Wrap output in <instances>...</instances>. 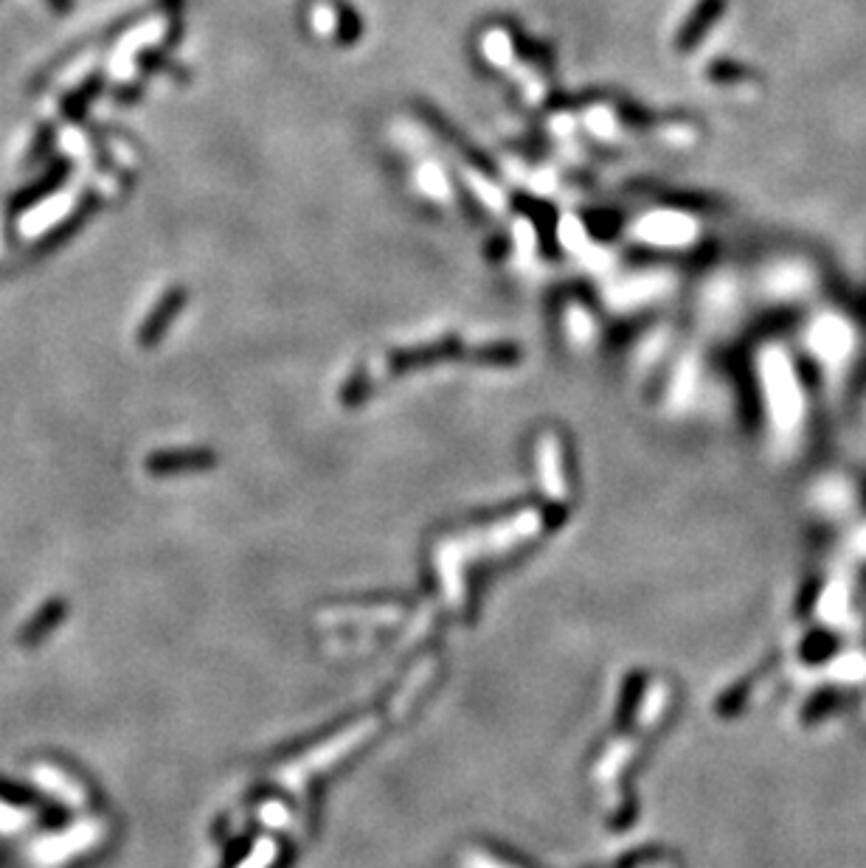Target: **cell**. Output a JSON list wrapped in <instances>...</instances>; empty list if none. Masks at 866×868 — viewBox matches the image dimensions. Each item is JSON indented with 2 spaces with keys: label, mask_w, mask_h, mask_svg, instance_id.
<instances>
[{
  "label": "cell",
  "mask_w": 866,
  "mask_h": 868,
  "mask_svg": "<svg viewBox=\"0 0 866 868\" xmlns=\"http://www.w3.org/2000/svg\"><path fill=\"white\" fill-rule=\"evenodd\" d=\"M211 462L209 453H155L150 455L147 470L152 475H172V473H187V470H200Z\"/></svg>",
  "instance_id": "3957f363"
},
{
  "label": "cell",
  "mask_w": 866,
  "mask_h": 868,
  "mask_svg": "<svg viewBox=\"0 0 866 868\" xmlns=\"http://www.w3.org/2000/svg\"><path fill=\"white\" fill-rule=\"evenodd\" d=\"M838 700H842V695H838L836 689H825V692H822V695H816L810 703H807V706H805V717H802V719H805L807 725L816 723V719L825 717V714L830 711V708L836 706Z\"/></svg>",
  "instance_id": "52a82bcc"
},
{
  "label": "cell",
  "mask_w": 866,
  "mask_h": 868,
  "mask_svg": "<svg viewBox=\"0 0 866 868\" xmlns=\"http://www.w3.org/2000/svg\"><path fill=\"white\" fill-rule=\"evenodd\" d=\"M818 593H822V579H810L805 587H802L799 605H796V616L799 618L810 616V610L816 607V602H818Z\"/></svg>",
  "instance_id": "ba28073f"
},
{
  "label": "cell",
  "mask_w": 866,
  "mask_h": 868,
  "mask_svg": "<svg viewBox=\"0 0 866 868\" xmlns=\"http://www.w3.org/2000/svg\"><path fill=\"white\" fill-rule=\"evenodd\" d=\"M66 616H68V602L60 599V596H57V599H49L40 610L34 613V616L29 618V622H26V627L20 629L18 635L20 644H23L26 649H34L37 644L46 642V638H49V635L66 622Z\"/></svg>",
  "instance_id": "7a4b0ae2"
},
{
  "label": "cell",
  "mask_w": 866,
  "mask_h": 868,
  "mask_svg": "<svg viewBox=\"0 0 866 868\" xmlns=\"http://www.w3.org/2000/svg\"><path fill=\"white\" fill-rule=\"evenodd\" d=\"M273 851H276V846H273L271 840H262V844H259L256 849H253V855L248 857L245 866H242V868H265L268 862L273 860Z\"/></svg>",
  "instance_id": "9c48e42d"
},
{
  "label": "cell",
  "mask_w": 866,
  "mask_h": 868,
  "mask_svg": "<svg viewBox=\"0 0 866 868\" xmlns=\"http://www.w3.org/2000/svg\"><path fill=\"white\" fill-rule=\"evenodd\" d=\"M372 730H374V723H361V725H355V728H352V730H346V734H341V737H338V739H332V743H326L324 748L313 750V754H310L308 759L301 761V765L290 767V770L284 773V776H288L290 781H299V779H304V776H310V773L324 770V767H326V765H332V761H335L338 756L346 754V750L355 748V745L361 743L363 737H369V734H372Z\"/></svg>",
  "instance_id": "6da1fadb"
},
{
  "label": "cell",
  "mask_w": 866,
  "mask_h": 868,
  "mask_svg": "<svg viewBox=\"0 0 866 868\" xmlns=\"http://www.w3.org/2000/svg\"><path fill=\"white\" fill-rule=\"evenodd\" d=\"M0 798L9 804H14V807H42L40 796H37L34 790L12 785V781H3V779H0Z\"/></svg>",
  "instance_id": "8992f818"
},
{
  "label": "cell",
  "mask_w": 866,
  "mask_h": 868,
  "mask_svg": "<svg viewBox=\"0 0 866 868\" xmlns=\"http://www.w3.org/2000/svg\"><path fill=\"white\" fill-rule=\"evenodd\" d=\"M838 644L842 642H838L833 633H827V629H813L805 642H802V660H805V664H822V660L833 658V655L838 653Z\"/></svg>",
  "instance_id": "277c9868"
},
{
  "label": "cell",
  "mask_w": 866,
  "mask_h": 868,
  "mask_svg": "<svg viewBox=\"0 0 866 868\" xmlns=\"http://www.w3.org/2000/svg\"><path fill=\"white\" fill-rule=\"evenodd\" d=\"M541 473L548 495L560 501L566 489H563V473L557 467V444H554V438H543L541 444Z\"/></svg>",
  "instance_id": "5b68a950"
}]
</instances>
